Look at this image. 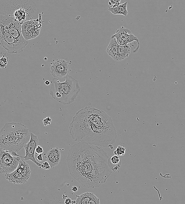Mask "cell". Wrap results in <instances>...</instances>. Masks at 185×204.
Instances as JSON below:
<instances>
[{
	"label": "cell",
	"mask_w": 185,
	"mask_h": 204,
	"mask_svg": "<svg viewBox=\"0 0 185 204\" xmlns=\"http://www.w3.org/2000/svg\"><path fill=\"white\" fill-rule=\"evenodd\" d=\"M107 152L99 146L82 142L69 150L67 161L71 176L84 187H99L112 173Z\"/></svg>",
	"instance_id": "1"
},
{
	"label": "cell",
	"mask_w": 185,
	"mask_h": 204,
	"mask_svg": "<svg viewBox=\"0 0 185 204\" xmlns=\"http://www.w3.org/2000/svg\"><path fill=\"white\" fill-rule=\"evenodd\" d=\"M75 141L100 147L113 148L117 138L113 120L107 113L92 107L79 110L69 127Z\"/></svg>",
	"instance_id": "2"
},
{
	"label": "cell",
	"mask_w": 185,
	"mask_h": 204,
	"mask_svg": "<svg viewBox=\"0 0 185 204\" xmlns=\"http://www.w3.org/2000/svg\"><path fill=\"white\" fill-rule=\"evenodd\" d=\"M29 130L22 123H6L0 131V147L10 152H18L29 142Z\"/></svg>",
	"instance_id": "3"
},
{
	"label": "cell",
	"mask_w": 185,
	"mask_h": 204,
	"mask_svg": "<svg viewBox=\"0 0 185 204\" xmlns=\"http://www.w3.org/2000/svg\"><path fill=\"white\" fill-rule=\"evenodd\" d=\"M38 6L33 0H1L0 15L7 16L20 23L39 18Z\"/></svg>",
	"instance_id": "4"
},
{
	"label": "cell",
	"mask_w": 185,
	"mask_h": 204,
	"mask_svg": "<svg viewBox=\"0 0 185 204\" xmlns=\"http://www.w3.org/2000/svg\"><path fill=\"white\" fill-rule=\"evenodd\" d=\"M50 84V95L64 105L73 103L81 92L78 81L69 75L64 78H53Z\"/></svg>",
	"instance_id": "5"
},
{
	"label": "cell",
	"mask_w": 185,
	"mask_h": 204,
	"mask_svg": "<svg viewBox=\"0 0 185 204\" xmlns=\"http://www.w3.org/2000/svg\"><path fill=\"white\" fill-rule=\"evenodd\" d=\"M28 40L16 39L8 32L0 30V45L10 54L21 53L28 44Z\"/></svg>",
	"instance_id": "6"
},
{
	"label": "cell",
	"mask_w": 185,
	"mask_h": 204,
	"mask_svg": "<svg viewBox=\"0 0 185 204\" xmlns=\"http://www.w3.org/2000/svg\"><path fill=\"white\" fill-rule=\"evenodd\" d=\"M21 160L16 152H10L0 148V173L10 174L15 170Z\"/></svg>",
	"instance_id": "7"
},
{
	"label": "cell",
	"mask_w": 185,
	"mask_h": 204,
	"mask_svg": "<svg viewBox=\"0 0 185 204\" xmlns=\"http://www.w3.org/2000/svg\"><path fill=\"white\" fill-rule=\"evenodd\" d=\"M30 173V168L28 163L24 160L21 159L16 170L10 174H6L5 177L10 183L24 184L29 179Z\"/></svg>",
	"instance_id": "8"
},
{
	"label": "cell",
	"mask_w": 185,
	"mask_h": 204,
	"mask_svg": "<svg viewBox=\"0 0 185 204\" xmlns=\"http://www.w3.org/2000/svg\"><path fill=\"white\" fill-rule=\"evenodd\" d=\"M42 23L40 13L38 19L24 22L21 24V28L22 34L24 39L28 40L39 36Z\"/></svg>",
	"instance_id": "9"
},
{
	"label": "cell",
	"mask_w": 185,
	"mask_h": 204,
	"mask_svg": "<svg viewBox=\"0 0 185 204\" xmlns=\"http://www.w3.org/2000/svg\"><path fill=\"white\" fill-rule=\"evenodd\" d=\"M71 71L67 61L62 59H57L50 67V73L54 78H62L68 76Z\"/></svg>",
	"instance_id": "10"
},
{
	"label": "cell",
	"mask_w": 185,
	"mask_h": 204,
	"mask_svg": "<svg viewBox=\"0 0 185 204\" xmlns=\"http://www.w3.org/2000/svg\"><path fill=\"white\" fill-rule=\"evenodd\" d=\"M113 36L116 38L118 44L121 46H127L129 43H131L136 41L138 43L137 48L139 49V43L138 39L134 36L128 28L122 26L116 31L115 34L113 35Z\"/></svg>",
	"instance_id": "11"
},
{
	"label": "cell",
	"mask_w": 185,
	"mask_h": 204,
	"mask_svg": "<svg viewBox=\"0 0 185 204\" xmlns=\"http://www.w3.org/2000/svg\"><path fill=\"white\" fill-rule=\"evenodd\" d=\"M30 140L24 147L25 150L26 155L24 156H20V157L24 159V160L32 161L38 167L42 168V164L37 161L34 156L36 149L39 144L38 137L33 133H30Z\"/></svg>",
	"instance_id": "12"
},
{
	"label": "cell",
	"mask_w": 185,
	"mask_h": 204,
	"mask_svg": "<svg viewBox=\"0 0 185 204\" xmlns=\"http://www.w3.org/2000/svg\"><path fill=\"white\" fill-rule=\"evenodd\" d=\"M45 158L51 168L56 166L61 160V152L58 147L52 148L47 152Z\"/></svg>",
	"instance_id": "13"
},
{
	"label": "cell",
	"mask_w": 185,
	"mask_h": 204,
	"mask_svg": "<svg viewBox=\"0 0 185 204\" xmlns=\"http://www.w3.org/2000/svg\"><path fill=\"white\" fill-rule=\"evenodd\" d=\"M76 204H99V199L94 194L85 192L80 195H76Z\"/></svg>",
	"instance_id": "14"
},
{
	"label": "cell",
	"mask_w": 185,
	"mask_h": 204,
	"mask_svg": "<svg viewBox=\"0 0 185 204\" xmlns=\"http://www.w3.org/2000/svg\"><path fill=\"white\" fill-rule=\"evenodd\" d=\"M119 44L116 39L113 35L111 37L110 43L107 49V52L115 61H118V55Z\"/></svg>",
	"instance_id": "15"
},
{
	"label": "cell",
	"mask_w": 185,
	"mask_h": 204,
	"mask_svg": "<svg viewBox=\"0 0 185 204\" xmlns=\"http://www.w3.org/2000/svg\"><path fill=\"white\" fill-rule=\"evenodd\" d=\"M131 46L128 45L127 46H123L119 45L118 50V61H123L129 57L131 52Z\"/></svg>",
	"instance_id": "16"
},
{
	"label": "cell",
	"mask_w": 185,
	"mask_h": 204,
	"mask_svg": "<svg viewBox=\"0 0 185 204\" xmlns=\"http://www.w3.org/2000/svg\"><path fill=\"white\" fill-rule=\"evenodd\" d=\"M121 162L118 156H111L108 159V164L112 171L115 172L121 166Z\"/></svg>",
	"instance_id": "17"
},
{
	"label": "cell",
	"mask_w": 185,
	"mask_h": 204,
	"mask_svg": "<svg viewBox=\"0 0 185 204\" xmlns=\"http://www.w3.org/2000/svg\"><path fill=\"white\" fill-rule=\"evenodd\" d=\"M9 60L5 53L0 58V71L5 70L8 67Z\"/></svg>",
	"instance_id": "18"
},
{
	"label": "cell",
	"mask_w": 185,
	"mask_h": 204,
	"mask_svg": "<svg viewBox=\"0 0 185 204\" xmlns=\"http://www.w3.org/2000/svg\"><path fill=\"white\" fill-rule=\"evenodd\" d=\"M127 2H126L123 4H120L118 6V8L120 10L121 14L127 16L128 14V12L127 10Z\"/></svg>",
	"instance_id": "19"
},
{
	"label": "cell",
	"mask_w": 185,
	"mask_h": 204,
	"mask_svg": "<svg viewBox=\"0 0 185 204\" xmlns=\"http://www.w3.org/2000/svg\"><path fill=\"white\" fill-rule=\"evenodd\" d=\"M126 148L121 146H119L117 147L116 149L114 151L115 155L117 156H124L125 153Z\"/></svg>",
	"instance_id": "20"
},
{
	"label": "cell",
	"mask_w": 185,
	"mask_h": 204,
	"mask_svg": "<svg viewBox=\"0 0 185 204\" xmlns=\"http://www.w3.org/2000/svg\"><path fill=\"white\" fill-rule=\"evenodd\" d=\"M51 121V119L50 117H47L43 120V122H44V125L45 126L50 125Z\"/></svg>",
	"instance_id": "21"
},
{
	"label": "cell",
	"mask_w": 185,
	"mask_h": 204,
	"mask_svg": "<svg viewBox=\"0 0 185 204\" xmlns=\"http://www.w3.org/2000/svg\"><path fill=\"white\" fill-rule=\"evenodd\" d=\"M50 164L47 161L44 162L43 164H42V168L45 170H49L50 169Z\"/></svg>",
	"instance_id": "22"
},
{
	"label": "cell",
	"mask_w": 185,
	"mask_h": 204,
	"mask_svg": "<svg viewBox=\"0 0 185 204\" xmlns=\"http://www.w3.org/2000/svg\"><path fill=\"white\" fill-rule=\"evenodd\" d=\"M35 152L37 153L40 154V153H42L44 152V149L41 146L38 145L36 149Z\"/></svg>",
	"instance_id": "23"
},
{
	"label": "cell",
	"mask_w": 185,
	"mask_h": 204,
	"mask_svg": "<svg viewBox=\"0 0 185 204\" xmlns=\"http://www.w3.org/2000/svg\"><path fill=\"white\" fill-rule=\"evenodd\" d=\"M37 158L38 161H43V155L42 154V153H40V154H39V155L37 156Z\"/></svg>",
	"instance_id": "24"
},
{
	"label": "cell",
	"mask_w": 185,
	"mask_h": 204,
	"mask_svg": "<svg viewBox=\"0 0 185 204\" xmlns=\"http://www.w3.org/2000/svg\"><path fill=\"white\" fill-rule=\"evenodd\" d=\"M110 2L112 4H115L116 3L120 2L121 0H110Z\"/></svg>",
	"instance_id": "25"
},
{
	"label": "cell",
	"mask_w": 185,
	"mask_h": 204,
	"mask_svg": "<svg viewBox=\"0 0 185 204\" xmlns=\"http://www.w3.org/2000/svg\"><path fill=\"white\" fill-rule=\"evenodd\" d=\"M71 202H72V200L70 198L67 199L65 201V204H71Z\"/></svg>",
	"instance_id": "26"
},
{
	"label": "cell",
	"mask_w": 185,
	"mask_h": 204,
	"mask_svg": "<svg viewBox=\"0 0 185 204\" xmlns=\"http://www.w3.org/2000/svg\"><path fill=\"white\" fill-rule=\"evenodd\" d=\"M71 190L72 191H73L74 192H76L77 191L78 188L76 186H73V187L72 189H71Z\"/></svg>",
	"instance_id": "27"
},
{
	"label": "cell",
	"mask_w": 185,
	"mask_h": 204,
	"mask_svg": "<svg viewBox=\"0 0 185 204\" xmlns=\"http://www.w3.org/2000/svg\"><path fill=\"white\" fill-rule=\"evenodd\" d=\"M121 4L120 2H119V3H117L113 5V7L114 8V7H118V6H119V5H120Z\"/></svg>",
	"instance_id": "28"
},
{
	"label": "cell",
	"mask_w": 185,
	"mask_h": 204,
	"mask_svg": "<svg viewBox=\"0 0 185 204\" xmlns=\"http://www.w3.org/2000/svg\"><path fill=\"white\" fill-rule=\"evenodd\" d=\"M45 84L47 85H49L50 84V83L49 81H46L45 82Z\"/></svg>",
	"instance_id": "29"
},
{
	"label": "cell",
	"mask_w": 185,
	"mask_h": 204,
	"mask_svg": "<svg viewBox=\"0 0 185 204\" xmlns=\"http://www.w3.org/2000/svg\"><path fill=\"white\" fill-rule=\"evenodd\" d=\"M71 204H76V200H74V201H72V202H71Z\"/></svg>",
	"instance_id": "30"
},
{
	"label": "cell",
	"mask_w": 185,
	"mask_h": 204,
	"mask_svg": "<svg viewBox=\"0 0 185 204\" xmlns=\"http://www.w3.org/2000/svg\"><path fill=\"white\" fill-rule=\"evenodd\" d=\"M109 4L110 5H112V4H111V2H109Z\"/></svg>",
	"instance_id": "31"
},
{
	"label": "cell",
	"mask_w": 185,
	"mask_h": 204,
	"mask_svg": "<svg viewBox=\"0 0 185 204\" xmlns=\"http://www.w3.org/2000/svg\"></svg>",
	"instance_id": "32"
}]
</instances>
